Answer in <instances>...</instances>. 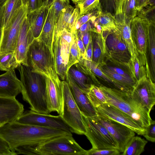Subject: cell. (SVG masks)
I'll list each match as a JSON object with an SVG mask.
<instances>
[{"label":"cell","mask_w":155,"mask_h":155,"mask_svg":"<svg viewBox=\"0 0 155 155\" xmlns=\"http://www.w3.org/2000/svg\"><path fill=\"white\" fill-rule=\"evenodd\" d=\"M84 64L95 74L104 80L105 81L111 85L113 88L119 89L118 86L110 78L108 77L99 67L98 65L93 62L85 59L81 57Z\"/></svg>","instance_id":"37"},{"label":"cell","mask_w":155,"mask_h":155,"mask_svg":"<svg viewBox=\"0 0 155 155\" xmlns=\"http://www.w3.org/2000/svg\"><path fill=\"white\" fill-rule=\"evenodd\" d=\"M76 5L79 8L81 15L97 10L100 5V0H82Z\"/></svg>","instance_id":"38"},{"label":"cell","mask_w":155,"mask_h":155,"mask_svg":"<svg viewBox=\"0 0 155 155\" xmlns=\"http://www.w3.org/2000/svg\"><path fill=\"white\" fill-rule=\"evenodd\" d=\"M45 78L48 108L50 113L57 112L61 117L63 105L61 81L58 82L51 78Z\"/></svg>","instance_id":"16"},{"label":"cell","mask_w":155,"mask_h":155,"mask_svg":"<svg viewBox=\"0 0 155 155\" xmlns=\"http://www.w3.org/2000/svg\"><path fill=\"white\" fill-rule=\"evenodd\" d=\"M93 54L92 61L98 66L102 65L106 63L105 47L104 40L101 33L99 34L92 31Z\"/></svg>","instance_id":"25"},{"label":"cell","mask_w":155,"mask_h":155,"mask_svg":"<svg viewBox=\"0 0 155 155\" xmlns=\"http://www.w3.org/2000/svg\"><path fill=\"white\" fill-rule=\"evenodd\" d=\"M65 79L73 99L81 113L88 117H94L97 115L95 108L91 104L86 94L79 88L68 72Z\"/></svg>","instance_id":"18"},{"label":"cell","mask_w":155,"mask_h":155,"mask_svg":"<svg viewBox=\"0 0 155 155\" xmlns=\"http://www.w3.org/2000/svg\"><path fill=\"white\" fill-rule=\"evenodd\" d=\"M90 31L95 32L94 23L91 19L82 25L76 31L77 36L81 37L83 34Z\"/></svg>","instance_id":"42"},{"label":"cell","mask_w":155,"mask_h":155,"mask_svg":"<svg viewBox=\"0 0 155 155\" xmlns=\"http://www.w3.org/2000/svg\"><path fill=\"white\" fill-rule=\"evenodd\" d=\"M48 2L50 5L48 13L41 33L36 39L45 44L53 57V46L56 25L55 15L53 4Z\"/></svg>","instance_id":"22"},{"label":"cell","mask_w":155,"mask_h":155,"mask_svg":"<svg viewBox=\"0 0 155 155\" xmlns=\"http://www.w3.org/2000/svg\"><path fill=\"white\" fill-rule=\"evenodd\" d=\"M151 79L144 76L137 81L130 93L134 100L149 113L155 104V85Z\"/></svg>","instance_id":"11"},{"label":"cell","mask_w":155,"mask_h":155,"mask_svg":"<svg viewBox=\"0 0 155 155\" xmlns=\"http://www.w3.org/2000/svg\"><path fill=\"white\" fill-rule=\"evenodd\" d=\"M150 20L143 14L136 16L130 24L131 36L135 49L146 54L148 27Z\"/></svg>","instance_id":"14"},{"label":"cell","mask_w":155,"mask_h":155,"mask_svg":"<svg viewBox=\"0 0 155 155\" xmlns=\"http://www.w3.org/2000/svg\"><path fill=\"white\" fill-rule=\"evenodd\" d=\"M106 58L117 66L128 68L130 54L120 34L116 28L102 31Z\"/></svg>","instance_id":"6"},{"label":"cell","mask_w":155,"mask_h":155,"mask_svg":"<svg viewBox=\"0 0 155 155\" xmlns=\"http://www.w3.org/2000/svg\"><path fill=\"white\" fill-rule=\"evenodd\" d=\"M116 5L120 8L124 17L130 21L137 15L135 0H117Z\"/></svg>","instance_id":"34"},{"label":"cell","mask_w":155,"mask_h":155,"mask_svg":"<svg viewBox=\"0 0 155 155\" xmlns=\"http://www.w3.org/2000/svg\"><path fill=\"white\" fill-rule=\"evenodd\" d=\"M76 5L78 3L82 0H71Z\"/></svg>","instance_id":"58"},{"label":"cell","mask_w":155,"mask_h":155,"mask_svg":"<svg viewBox=\"0 0 155 155\" xmlns=\"http://www.w3.org/2000/svg\"><path fill=\"white\" fill-rule=\"evenodd\" d=\"M86 58L85 59L92 61L93 54V45L92 38L86 50Z\"/></svg>","instance_id":"51"},{"label":"cell","mask_w":155,"mask_h":155,"mask_svg":"<svg viewBox=\"0 0 155 155\" xmlns=\"http://www.w3.org/2000/svg\"><path fill=\"white\" fill-rule=\"evenodd\" d=\"M82 114L86 131L84 135L91 144L92 149H118L117 142L105 127L93 117Z\"/></svg>","instance_id":"8"},{"label":"cell","mask_w":155,"mask_h":155,"mask_svg":"<svg viewBox=\"0 0 155 155\" xmlns=\"http://www.w3.org/2000/svg\"><path fill=\"white\" fill-rule=\"evenodd\" d=\"M128 69L131 76L136 82L144 76L151 77L146 54L135 50L134 58H130Z\"/></svg>","instance_id":"23"},{"label":"cell","mask_w":155,"mask_h":155,"mask_svg":"<svg viewBox=\"0 0 155 155\" xmlns=\"http://www.w3.org/2000/svg\"><path fill=\"white\" fill-rule=\"evenodd\" d=\"M24 111V105L15 98L0 97V119L6 123L15 121Z\"/></svg>","instance_id":"20"},{"label":"cell","mask_w":155,"mask_h":155,"mask_svg":"<svg viewBox=\"0 0 155 155\" xmlns=\"http://www.w3.org/2000/svg\"><path fill=\"white\" fill-rule=\"evenodd\" d=\"M97 11V10L85 15H81L73 31L77 30L82 25L90 20L93 16L96 14Z\"/></svg>","instance_id":"45"},{"label":"cell","mask_w":155,"mask_h":155,"mask_svg":"<svg viewBox=\"0 0 155 155\" xmlns=\"http://www.w3.org/2000/svg\"><path fill=\"white\" fill-rule=\"evenodd\" d=\"M35 39L26 17L21 26L14 51L17 60L19 64L28 66V51Z\"/></svg>","instance_id":"17"},{"label":"cell","mask_w":155,"mask_h":155,"mask_svg":"<svg viewBox=\"0 0 155 155\" xmlns=\"http://www.w3.org/2000/svg\"><path fill=\"white\" fill-rule=\"evenodd\" d=\"M103 65L107 68L117 74L120 75L128 79L134 80L130 74H128L123 70L119 68L112 67L107 65L106 63Z\"/></svg>","instance_id":"48"},{"label":"cell","mask_w":155,"mask_h":155,"mask_svg":"<svg viewBox=\"0 0 155 155\" xmlns=\"http://www.w3.org/2000/svg\"><path fill=\"white\" fill-rule=\"evenodd\" d=\"M92 117L106 127L117 142L118 149L122 153L127 144L135 133L127 127L113 120L98 114Z\"/></svg>","instance_id":"13"},{"label":"cell","mask_w":155,"mask_h":155,"mask_svg":"<svg viewBox=\"0 0 155 155\" xmlns=\"http://www.w3.org/2000/svg\"><path fill=\"white\" fill-rule=\"evenodd\" d=\"M98 115L113 120L127 127L135 133L143 135L146 129L127 114L108 103L95 108Z\"/></svg>","instance_id":"12"},{"label":"cell","mask_w":155,"mask_h":155,"mask_svg":"<svg viewBox=\"0 0 155 155\" xmlns=\"http://www.w3.org/2000/svg\"><path fill=\"white\" fill-rule=\"evenodd\" d=\"M77 38L78 45L81 57L85 59L86 52L81 38L80 37L77 36Z\"/></svg>","instance_id":"50"},{"label":"cell","mask_w":155,"mask_h":155,"mask_svg":"<svg viewBox=\"0 0 155 155\" xmlns=\"http://www.w3.org/2000/svg\"><path fill=\"white\" fill-rule=\"evenodd\" d=\"M98 66L103 72L118 86L120 90L131 93L136 82L135 81L117 74L103 65Z\"/></svg>","instance_id":"26"},{"label":"cell","mask_w":155,"mask_h":155,"mask_svg":"<svg viewBox=\"0 0 155 155\" xmlns=\"http://www.w3.org/2000/svg\"><path fill=\"white\" fill-rule=\"evenodd\" d=\"M98 87L107 103L127 114L145 128L150 124L152 120L150 113L134 100L130 93L102 84Z\"/></svg>","instance_id":"3"},{"label":"cell","mask_w":155,"mask_h":155,"mask_svg":"<svg viewBox=\"0 0 155 155\" xmlns=\"http://www.w3.org/2000/svg\"><path fill=\"white\" fill-rule=\"evenodd\" d=\"M23 124L48 127L71 132L61 116L37 113L31 110L25 111L15 120Z\"/></svg>","instance_id":"9"},{"label":"cell","mask_w":155,"mask_h":155,"mask_svg":"<svg viewBox=\"0 0 155 155\" xmlns=\"http://www.w3.org/2000/svg\"><path fill=\"white\" fill-rule=\"evenodd\" d=\"M20 81L15 70L0 75V97L14 98L21 93Z\"/></svg>","instance_id":"19"},{"label":"cell","mask_w":155,"mask_h":155,"mask_svg":"<svg viewBox=\"0 0 155 155\" xmlns=\"http://www.w3.org/2000/svg\"><path fill=\"white\" fill-rule=\"evenodd\" d=\"M43 0H28L27 5L28 13L37 9L42 5Z\"/></svg>","instance_id":"46"},{"label":"cell","mask_w":155,"mask_h":155,"mask_svg":"<svg viewBox=\"0 0 155 155\" xmlns=\"http://www.w3.org/2000/svg\"><path fill=\"white\" fill-rule=\"evenodd\" d=\"M17 68L20 74L23 100L29 104L31 110L39 113L49 114L45 77L33 71L29 66L20 64Z\"/></svg>","instance_id":"2"},{"label":"cell","mask_w":155,"mask_h":155,"mask_svg":"<svg viewBox=\"0 0 155 155\" xmlns=\"http://www.w3.org/2000/svg\"><path fill=\"white\" fill-rule=\"evenodd\" d=\"M29 147L32 155H86L87 153V150L76 141L72 134L60 136Z\"/></svg>","instance_id":"5"},{"label":"cell","mask_w":155,"mask_h":155,"mask_svg":"<svg viewBox=\"0 0 155 155\" xmlns=\"http://www.w3.org/2000/svg\"><path fill=\"white\" fill-rule=\"evenodd\" d=\"M147 141L138 136H134L126 145L123 155H140L144 150Z\"/></svg>","instance_id":"29"},{"label":"cell","mask_w":155,"mask_h":155,"mask_svg":"<svg viewBox=\"0 0 155 155\" xmlns=\"http://www.w3.org/2000/svg\"><path fill=\"white\" fill-rule=\"evenodd\" d=\"M61 41L67 45H71L72 40V33L64 29L60 35Z\"/></svg>","instance_id":"47"},{"label":"cell","mask_w":155,"mask_h":155,"mask_svg":"<svg viewBox=\"0 0 155 155\" xmlns=\"http://www.w3.org/2000/svg\"><path fill=\"white\" fill-rule=\"evenodd\" d=\"M71 134V132L63 130L21 124L15 120L0 127V136L15 153V149L20 146H36L56 137Z\"/></svg>","instance_id":"1"},{"label":"cell","mask_w":155,"mask_h":155,"mask_svg":"<svg viewBox=\"0 0 155 155\" xmlns=\"http://www.w3.org/2000/svg\"><path fill=\"white\" fill-rule=\"evenodd\" d=\"M114 17L115 28L125 43L130 54L131 58H134L135 49L131 36V21L125 18L121 11L118 9L116 10Z\"/></svg>","instance_id":"21"},{"label":"cell","mask_w":155,"mask_h":155,"mask_svg":"<svg viewBox=\"0 0 155 155\" xmlns=\"http://www.w3.org/2000/svg\"><path fill=\"white\" fill-rule=\"evenodd\" d=\"M71 33L72 35V40L69 52L68 71L71 67L78 62L81 57L77 44L76 31H74Z\"/></svg>","instance_id":"36"},{"label":"cell","mask_w":155,"mask_h":155,"mask_svg":"<svg viewBox=\"0 0 155 155\" xmlns=\"http://www.w3.org/2000/svg\"><path fill=\"white\" fill-rule=\"evenodd\" d=\"M0 155H15L8 143L0 136Z\"/></svg>","instance_id":"44"},{"label":"cell","mask_w":155,"mask_h":155,"mask_svg":"<svg viewBox=\"0 0 155 155\" xmlns=\"http://www.w3.org/2000/svg\"><path fill=\"white\" fill-rule=\"evenodd\" d=\"M2 35V28L0 27V43L1 42Z\"/></svg>","instance_id":"55"},{"label":"cell","mask_w":155,"mask_h":155,"mask_svg":"<svg viewBox=\"0 0 155 155\" xmlns=\"http://www.w3.org/2000/svg\"><path fill=\"white\" fill-rule=\"evenodd\" d=\"M28 65L34 72L61 81L54 68L53 57L48 48L35 38L30 46L27 54Z\"/></svg>","instance_id":"4"},{"label":"cell","mask_w":155,"mask_h":155,"mask_svg":"<svg viewBox=\"0 0 155 155\" xmlns=\"http://www.w3.org/2000/svg\"><path fill=\"white\" fill-rule=\"evenodd\" d=\"M21 1L24 5L27 6L28 0H21Z\"/></svg>","instance_id":"54"},{"label":"cell","mask_w":155,"mask_h":155,"mask_svg":"<svg viewBox=\"0 0 155 155\" xmlns=\"http://www.w3.org/2000/svg\"><path fill=\"white\" fill-rule=\"evenodd\" d=\"M148 140L155 141V121L152 120L150 124L146 128V131L143 135Z\"/></svg>","instance_id":"43"},{"label":"cell","mask_w":155,"mask_h":155,"mask_svg":"<svg viewBox=\"0 0 155 155\" xmlns=\"http://www.w3.org/2000/svg\"><path fill=\"white\" fill-rule=\"evenodd\" d=\"M81 15L78 7L76 5L70 17L66 30L72 33L74 30L75 26Z\"/></svg>","instance_id":"39"},{"label":"cell","mask_w":155,"mask_h":155,"mask_svg":"<svg viewBox=\"0 0 155 155\" xmlns=\"http://www.w3.org/2000/svg\"><path fill=\"white\" fill-rule=\"evenodd\" d=\"M70 46L61 41L60 35L54 39L53 50L54 68L57 74L63 81L65 79L68 72Z\"/></svg>","instance_id":"15"},{"label":"cell","mask_w":155,"mask_h":155,"mask_svg":"<svg viewBox=\"0 0 155 155\" xmlns=\"http://www.w3.org/2000/svg\"><path fill=\"white\" fill-rule=\"evenodd\" d=\"M24 5L21 0H7L3 5L2 30L8 27L17 13Z\"/></svg>","instance_id":"27"},{"label":"cell","mask_w":155,"mask_h":155,"mask_svg":"<svg viewBox=\"0 0 155 155\" xmlns=\"http://www.w3.org/2000/svg\"><path fill=\"white\" fill-rule=\"evenodd\" d=\"M19 64L14 52L0 54V70L8 71L15 70Z\"/></svg>","instance_id":"35"},{"label":"cell","mask_w":155,"mask_h":155,"mask_svg":"<svg viewBox=\"0 0 155 155\" xmlns=\"http://www.w3.org/2000/svg\"><path fill=\"white\" fill-rule=\"evenodd\" d=\"M148 45L150 51L152 74L154 81L155 74V23L154 21L150 20L148 35Z\"/></svg>","instance_id":"31"},{"label":"cell","mask_w":155,"mask_h":155,"mask_svg":"<svg viewBox=\"0 0 155 155\" xmlns=\"http://www.w3.org/2000/svg\"><path fill=\"white\" fill-rule=\"evenodd\" d=\"M7 0H0V5L3 6Z\"/></svg>","instance_id":"56"},{"label":"cell","mask_w":155,"mask_h":155,"mask_svg":"<svg viewBox=\"0 0 155 155\" xmlns=\"http://www.w3.org/2000/svg\"><path fill=\"white\" fill-rule=\"evenodd\" d=\"M27 14V6L23 5L9 26L2 30L0 54L14 52L21 26Z\"/></svg>","instance_id":"10"},{"label":"cell","mask_w":155,"mask_h":155,"mask_svg":"<svg viewBox=\"0 0 155 155\" xmlns=\"http://www.w3.org/2000/svg\"><path fill=\"white\" fill-rule=\"evenodd\" d=\"M120 153L117 149H96L91 148L87 150L86 155H119Z\"/></svg>","instance_id":"41"},{"label":"cell","mask_w":155,"mask_h":155,"mask_svg":"<svg viewBox=\"0 0 155 155\" xmlns=\"http://www.w3.org/2000/svg\"><path fill=\"white\" fill-rule=\"evenodd\" d=\"M68 72L82 91L86 94L92 84L89 77L79 71L74 65L69 68Z\"/></svg>","instance_id":"28"},{"label":"cell","mask_w":155,"mask_h":155,"mask_svg":"<svg viewBox=\"0 0 155 155\" xmlns=\"http://www.w3.org/2000/svg\"><path fill=\"white\" fill-rule=\"evenodd\" d=\"M92 31H89L82 35L81 37L83 42L85 50L87 49L92 38Z\"/></svg>","instance_id":"49"},{"label":"cell","mask_w":155,"mask_h":155,"mask_svg":"<svg viewBox=\"0 0 155 155\" xmlns=\"http://www.w3.org/2000/svg\"><path fill=\"white\" fill-rule=\"evenodd\" d=\"M74 8L69 5L61 11L55 26L54 40L57 36L60 35L64 29H66L69 18Z\"/></svg>","instance_id":"30"},{"label":"cell","mask_w":155,"mask_h":155,"mask_svg":"<svg viewBox=\"0 0 155 155\" xmlns=\"http://www.w3.org/2000/svg\"><path fill=\"white\" fill-rule=\"evenodd\" d=\"M89 101L95 108L107 103L105 96L98 86L92 84L86 94Z\"/></svg>","instance_id":"33"},{"label":"cell","mask_w":155,"mask_h":155,"mask_svg":"<svg viewBox=\"0 0 155 155\" xmlns=\"http://www.w3.org/2000/svg\"><path fill=\"white\" fill-rule=\"evenodd\" d=\"M52 3L54 8L56 25L59 14L65 7L70 5L69 0H45ZM56 26V25H55Z\"/></svg>","instance_id":"40"},{"label":"cell","mask_w":155,"mask_h":155,"mask_svg":"<svg viewBox=\"0 0 155 155\" xmlns=\"http://www.w3.org/2000/svg\"><path fill=\"white\" fill-rule=\"evenodd\" d=\"M94 22L100 25L102 31L115 28L114 16L110 13L103 12L100 5L97 10L96 18Z\"/></svg>","instance_id":"32"},{"label":"cell","mask_w":155,"mask_h":155,"mask_svg":"<svg viewBox=\"0 0 155 155\" xmlns=\"http://www.w3.org/2000/svg\"><path fill=\"white\" fill-rule=\"evenodd\" d=\"M6 123L4 120L0 119V127Z\"/></svg>","instance_id":"57"},{"label":"cell","mask_w":155,"mask_h":155,"mask_svg":"<svg viewBox=\"0 0 155 155\" xmlns=\"http://www.w3.org/2000/svg\"><path fill=\"white\" fill-rule=\"evenodd\" d=\"M61 82L63 105L61 117L71 133L84 135L86 131L82 113L73 99L68 83L65 80Z\"/></svg>","instance_id":"7"},{"label":"cell","mask_w":155,"mask_h":155,"mask_svg":"<svg viewBox=\"0 0 155 155\" xmlns=\"http://www.w3.org/2000/svg\"><path fill=\"white\" fill-rule=\"evenodd\" d=\"M49 5L50 3L48 1L44 0L41 7L27 14V18L35 39L39 37L41 31Z\"/></svg>","instance_id":"24"},{"label":"cell","mask_w":155,"mask_h":155,"mask_svg":"<svg viewBox=\"0 0 155 155\" xmlns=\"http://www.w3.org/2000/svg\"><path fill=\"white\" fill-rule=\"evenodd\" d=\"M150 0H135V7L137 11H140L148 5Z\"/></svg>","instance_id":"52"},{"label":"cell","mask_w":155,"mask_h":155,"mask_svg":"<svg viewBox=\"0 0 155 155\" xmlns=\"http://www.w3.org/2000/svg\"><path fill=\"white\" fill-rule=\"evenodd\" d=\"M4 7L0 5V27L2 28Z\"/></svg>","instance_id":"53"},{"label":"cell","mask_w":155,"mask_h":155,"mask_svg":"<svg viewBox=\"0 0 155 155\" xmlns=\"http://www.w3.org/2000/svg\"><path fill=\"white\" fill-rule=\"evenodd\" d=\"M1 43V42H0Z\"/></svg>","instance_id":"59"}]
</instances>
